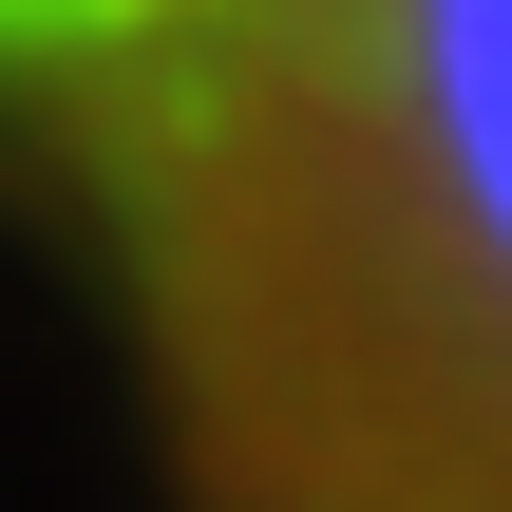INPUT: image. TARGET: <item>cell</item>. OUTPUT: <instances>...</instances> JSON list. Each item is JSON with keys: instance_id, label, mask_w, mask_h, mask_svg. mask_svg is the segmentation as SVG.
Instances as JSON below:
<instances>
[{"instance_id": "1", "label": "cell", "mask_w": 512, "mask_h": 512, "mask_svg": "<svg viewBox=\"0 0 512 512\" xmlns=\"http://www.w3.org/2000/svg\"><path fill=\"white\" fill-rule=\"evenodd\" d=\"M0 209L171 512H512V0H0Z\"/></svg>"}]
</instances>
